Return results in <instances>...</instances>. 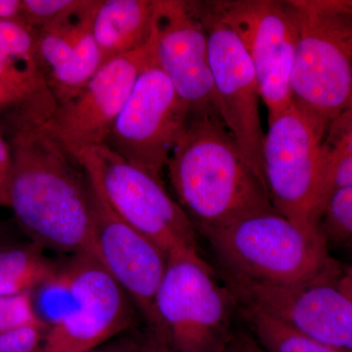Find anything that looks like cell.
<instances>
[{"mask_svg": "<svg viewBox=\"0 0 352 352\" xmlns=\"http://www.w3.org/2000/svg\"><path fill=\"white\" fill-rule=\"evenodd\" d=\"M239 315L265 352H344L309 339L258 310L239 307Z\"/></svg>", "mask_w": 352, "mask_h": 352, "instance_id": "ffe728a7", "label": "cell"}, {"mask_svg": "<svg viewBox=\"0 0 352 352\" xmlns=\"http://www.w3.org/2000/svg\"><path fill=\"white\" fill-rule=\"evenodd\" d=\"M34 322L30 294L0 296V335Z\"/></svg>", "mask_w": 352, "mask_h": 352, "instance_id": "d4e9b609", "label": "cell"}, {"mask_svg": "<svg viewBox=\"0 0 352 352\" xmlns=\"http://www.w3.org/2000/svg\"><path fill=\"white\" fill-rule=\"evenodd\" d=\"M152 52L190 115L219 116L207 32L189 1L159 0Z\"/></svg>", "mask_w": 352, "mask_h": 352, "instance_id": "5bb4252c", "label": "cell"}, {"mask_svg": "<svg viewBox=\"0 0 352 352\" xmlns=\"http://www.w3.org/2000/svg\"><path fill=\"white\" fill-rule=\"evenodd\" d=\"M204 238L223 276L291 285L342 271L318 227L303 228L275 210L248 215Z\"/></svg>", "mask_w": 352, "mask_h": 352, "instance_id": "3957f363", "label": "cell"}, {"mask_svg": "<svg viewBox=\"0 0 352 352\" xmlns=\"http://www.w3.org/2000/svg\"><path fill=\"white\" fill-rule=\"evenodd\" d=\"M324 129L295 102L268 118L263 175L277 212L303 228H317L315 210L322 173Z\"/></svg>", "mask_w": 352, "mask_h": 352, "instance_id": "52a82bcc", "label": "cell"}, {"mask_svg": "<svg viewBox=\"0 0 352 352\" xmlns=\"http://www.w3.org/2000/svg\"><path fill=\"white\" fill-rule=\"evenodd\" d=\"M14 233L10 226L6 222L0 221V243L3 242L9 238L14 237Z\"/></svg>", "mask_w": 352, "mask_h": 352, "instance_id": "d6a6232c", "label": "cell"}, {"mask_svg": "<svg viewBox=\"0 0 352 352\" xmlns=\"http://www.w3.org/2000/svg\"><path fill=\"white\" fill-rule=\"evenodd\" d=\"M43 122L21 111L0 113L12 155L9 208L25 237L45 251L92 252L94 183L82 162Z\"/></svg>", "mask_w": 352, "mask_h": 352, "instance_id": "6da1fadb", "label": "cell"}, {"mask_svg": "<svg viewBox=\"0 0 352 352\" xmlns=\"http://www.w3.org/2000/svg\"><path fill=\"white\" fill-rule=\"evenodd\" d=\"M0 22L23 24L22 0H0Z\"/></svg>", "mask_w": 352, "mask_h": 352, "instance_id": "f546056e", "label": "cell"}, {"mask_svg": "<svg viewBox=\"0 0 352 352\" xmlns=\"http://www.w3.org/2000/svg\"><path fill=\"white\" fill-rule=\"evenodd\" d=\"M30 296L36 320L47 330L73 314L76 298L66 258L58 261L56 272L32 289Z\"/></svg>", "mask_w": 352, "mask_h": 352, "instance_id": "44dd1931", "label": "cell"}, {"mask_svg": "<svg viewBox=\"0 0 352 352\" xmlns=\"http://www.w3.org/2000/svg\"><path fill=\"white\" fill-rule=\"evenodd\" d=\"M189 6L207 32L208 60L220 119L265 182L263 159L265 134L259 111L261 97L251 59L235 32L217 17L207 1H189Z\"/></svg>", "mask_w": 352, "mask_h": 352, "instance_id": "8fae6325", "label": "cell"}, {"mask_svg": "<svg viewBox=\"0 0 352 352\" xmlns=\"http://www.w3.org/2000/svg\"><path fill=\"white\" fill-rule=\"evenodd\" d=\"M76 308L46 333L43 352H89L135 328L138 308L92 252L65 256Z\"/></svg>", "mask_w": 352, "mask_h": 352, "instance_id": "7c38bea8", "label": "cell"}, {"mask_svg": "<svg viewBox=\"0 0 352 352\" xmlns=\"http://www.w3.org/2000/svg\"><path fill=\"white\" fill-rule=\"evenodd\" d=\"M349 103L352 104V96H351V101H349Z\"/></svg>", "mask_w": 352, "mask_h": 352, "instance_id": "836d02e7", "label": "cell"}, {"mask_svg": "<svg viewBox=\"0 0 352 352\" xmlns=\"http://www.w3.org/2000/svg\"><path fill=\"white\" fill-rule=\"evenodd\" d=\"M94 185L92 252L131 298L149 327L157 289L168 268V254L120 219Z\"/></svg>", "mask_w": 352, "mask_h": 352, "instance_id": "9a60e30c", "label": "cell"}, {"mask_svg": "<svg viewBox=\"0 0 352 352\" xmlns=\"http://www.w3.org/2000/svg\"><path fill=\"white\" fill-rule=\"evenodd\" d=\"M177 203L207 234L275 210L267 187L217 115H190L166 164Z\"/></svg>", "mask_w": 352, "mask_h": 352, "instance_id": "7a4b0ae2", "label": "cell"}, {"mask_svg": "<svg viewBox=\"0 0 352 352\" xmlns=\"http://www.w3.org/2000/svg\"><path fill=\"white\" fill-rule=\"evenodd\" d=\"M149 352H171V351L157 336L153 335Z\"/></svg>", "mask_w": 352, "mask_h": 352, "instance_id": "1f68e13d", "label": "cell"}, {"mask_svg": "<svg viewBox=\"0 0 352 352\" xmlns=\"http://www.w3.org/2000/svg\"><path fill=\"white\" fill-rule=\"evenodd\" d=\"M322 173L315 219L333 192L352 186V124L332 150L322 145Z\"/></svg>", "mask_w": 352, "mask_h": 352, "instance_id": "7402d4cb", "label": "cell"}, {"mask_svg": "<svg viewBox=\"0 0 352 352\" xmlns=\"http://www.w3.org/2000/svg\"><path fill=\"white\" fill-rule=\"evenodd\" d=\"M201 256L168 258L155 298L150 330L171 352H224L239 305Z\"/></svg>", "mask_w": 352, "mask_h": 352, "instance_id": "277c9868", "label": "cell"}, {"mask_svg": "<svg viewBox=\"0 0 352 352\" xmlns=\"http://www.w3.org/2000/svg\"><path fill=\"white\" fill-rule=\"evenodd\" d=\"M240 39L256 73L261 100L273 117L294 103L292 74L298 25L289 1H207Z\"/></svg>", "mask_w": 352, "mask_h": 352, "instance_id": "9c48e42d", "label": "cell"}, {"mask_svg": "<svg viewBox=\"0 0 352 352\" xmlns=\"http://www.w3.org/2000/svg\"><path fill=\"white\" fill-rule=\"evenodd\" d=\"M12 170V155L0 129V207L9 208V182Z\"/></svg>", "mask_w": 352, "mask_h": 352, "instance_id": "83f0119b", "label": "cell"}, {"mask_svg": "<svg viewBox=\"0 0 352 352\" xmlns=\"http://www.w3.org/2000/svg\"><path fill=\"white\" fill-rule=\"evenodd\" d=\"M338 286L352 300V265L342 271L338 279Z\"/></svg>", "mask_w": 352, "mask_h": 352, "instance_id": "4dcf8cb0", "label": "cell"}, {"mask_svg": "<svg viewBox=\"0 0 352 352\" xmlns=\"http://www.w3.org/2000/svg\"><path fill=\"white\" fill-rule=\"evenodd\" d=\"M47 328L39 322L0 335V352H43Z\"/></svg>", "mask_w": 352, "mask_h": 352, "instance_id": "cb8c5ba5", "label": "cell"}, {"mask_svg": "<svg viewBox=\"0 0 352 352\" xmlns=\"http://www.w3.org/2000/svg\"><path fill=\"white\" fill-rule=\"evenodd\" d=\"M78 0H22L23 24L34 32L66 12Z\"/></svg>", "mask_w": 352, "mask_h": 352, "instance_id": "484cf974", "label": "cell"}, {"mask_svg": "<svg viewBox=\"0 0 352 352\" xmlns=\"http://www.w3.org/2000/svg\"><path fill=\"white\" fill-rule=\"evenodd\" d=\"M340 274L291 285L219 276L239 307L258 310L326 346L352 352V300L338 286Z\"/></svg>", "mask_w": 352, "mask_h": 352, "instance_id": "30bf717a", "label": "cell"}, {"mask_svg": "<svg viewBox=\"0 0 352 352\" xmlns=\"http://www.w3.org/2000/svg\"><path fill=\"white\" fill-rule=\"evenodd\" d=\"M23 107L52 115L57 102L39 59L36 32L0 22V113Z\"/></svg>", "mask_w": 352, "mask_h": 352, "instance_id": "e0dca14e", "label": "cell"}, {"mask_svg": "<svg viewBox=\"0 0 352 352\" xmlns=\"http://www.w3.org/2000/svg\"><path fill=\"white\" fill-rule=\"evenodd\" d=\"M159 0H101L92 31L104 64L149 44Z\"/></svg>", "mask_w": 352, "mask_h": 352, "instance_id": "ac0fdd59", "label": "cell"}, {"mask_svg": "<svg viewBox=\"0 0 352 352\" xmlns=\"http://www.w3.org/2000/svg\"><path fill=\"white\" fill-rule=\"evenodd\" d=\"M298 25L294 102L326 127L352 95V21L311 1H289Z\"/></svg>", "mask_w": 352, "mask_h": 352, "instance_id": "5b68a950", "label": "cell"}, {"mask_svg": "<svg viewBox=\"0 0 352 352\" xmlns=\"http://www.w3.org/2000/svg\"><path fill=\"white\" fill-rule=\"evenodd\" d=\"M148 328L144 331L131 329L89 352H147Z\"/></svg>", "mask_w": 352, "mask_h": 352, "instance_id": "4316f807", "label": "cell"}, {"mask_svg": "<svg viewBox=\"0 0 352 352\" xmlns=\"http://www.w3.org/2000/svg\"><path fill=\"white\" fill-rule=\"evenodd\" d=\"M189 116L188 108L152 52L105 145L127 163L162 178Z\"/></svg>", "mask_w": 352, "mask_h": 352, "instance_id": "ba28073f", "label": "cell"}, {"mask_svg": "<svg viewBox=\"0 0 352 352\" xmlns=\"http://www.w3.org/2000/svg\"><path fill=\"white\" fill-rule=\"evenodd\" d=\"M224 352H265L249 330L236 328Z\"/></svg>", "mask_w": 352, "mask_h": 352, "instance_id": "f1b7e54d", "label": "cell"}, {"mask_svg": "<svg viewBox=\"0 0 352 352\" xmlns=\"http://www.w3.org/2000/svg\"><path fill=\"white\" fill-rule=\"evenodd\" d=\"M152 56V38L140 50L103 65L85 87L56 109L43 126L73 154L105 145L139 75Z\"/></svg>", "mask_w": 352, "mask_h": 352, "instance_id": "4fadbf2b", "label": "cell"}, {"mask_svg": "<svg viewBox=\"0 0 352 352\" xmlns=\"http://www.w3.org/2000/svg\"><path fill=\"white\" fill-rule=\"evenodd\" d=\"M45 250L16 236L0 243V296L30 294L56 272L58 261Z\"/></svg>", "mask_w": 352, "mask_h": 352, "instance_id": "d6986e66", "label": "cell"}, {"mask_svg": "<svg viewBox=\"0 0 352 352\" xmlns=\"http://www.w3.org/2000/svg\"><path fill=\"white\" fill-rule=\"evenodd\" d=\"M317 226L329 243L352 249V186L333 192L322 208Z\"/></svg>", "mask_w": 352, "mask_h": 352, "instance_id": "603a6c76", "label": "cell"}, {"mask_svg": "<svg viewBox=\"0 0 352 352\" xmlns=\"http://www.w3.org/2000/svg\"><path fill=\"white\" fill-rule=\"evenodd\" d=\"M100 1L78 0L36 32L39 59L57 105L78 94L104 65L92 31Z\"/></svg>", "mask_w": 352, "mask_h": 352, "instance_id": "2e32d148", "label": "cell"}, {"mask_svg": "<svg viewBox=\"0 0 352 352\" xmlns=\"http://www.w3.org/2000/svg\"><path fill=\"white\" fill-rule=\"evenodd\" d=\"M74 155L116 214L161 248L168 258L201 256L195 228L164 189L162 178L127 163L106 145Z\"/></svg>", "mask_w": 352, "mask_h": 352, "instance_id": "8992f818", "label": "cell"}]
</instances>
